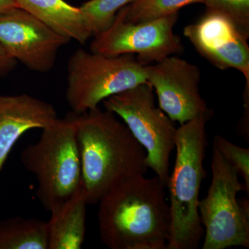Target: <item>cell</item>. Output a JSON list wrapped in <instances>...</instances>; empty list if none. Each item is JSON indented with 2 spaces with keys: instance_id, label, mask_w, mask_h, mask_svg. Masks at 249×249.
I'll return each instance as SVG.
<instances>
[{
  "instance_id": "6da1fadb",
  "label": "cell",
  "mask_w": 249,
  "mask_h": 249,
  "mask_svg": "<svg viewBox=\"0 0 249 249\" xmlns=\"http://www.w3.org/2000/svg\"><path fill=\"white\" fill-rule=\"evenodd\" d=\"M165 188L157 176L142 174L113 185L98 203L103 245L111 249H166L170 211Z\"/></svg>"
},
{
  "instance_id": "7a4b0ae2",
  "label": "cell",
  "mask_w": 249,
  "mask_h": 249,
  "mask_svg": "<svg viewBox=\"0 0 249 249\" xmlns=\"http://www.w3.org/2000/svg\"><path fill=\"white\" fill-rule=\"evenodd\" d=\"M71 116L88 204H98L113 185L132 175H145L146 152L128 127L99 107Z\"/></svg>"
},
{
  "instance_id": "3957f363",
  "label": "cell",
  "mask_w": 249,
  "mask_h": 249,
  "mask_svg": "<svg viewBox=\"0 0 249 249\" xmlns=\"http://www.w3.org/2000/svg\"><path fill=\"white\" fill-rule=\"evenodd\" d=\"M210 118H196L177 129L176 160L167 184L170 229L166 249H196L204 235L198 204L201 183L206 175V124Z\"/></svg>"
},
{
  "instance_id": "277c9868",
  "label": "cell",
  "mask_w": 249,
  "mask_h": 249,
  "mask_svg": "<svg viewBox=\"0 0 249 249\" xmlns=\"http://www.w3.org/2000/svg\"><path fill=\"white\" fill-rule=\"evenodd\" d=\"M22 165L35 175L36 196L52 212L75 193L81 181L76 128L71 116L57 119L42 129L40 139L21 155Z\"/></svg>"
},
{
  "instance_id": "5b68a950",
  "label": "cell",
  "mask_w": 249,
  "mask_h": 249,
  "mask_svg": "<svg viewBox=\"0 0 249 249\" xmlns=\"http://www.w3.org/2000/svg\"><path fill=\"white\" fill-rule=\"evenodd\" d=\"M145 65L134 54L108 56L78 49L67 65V103L76 114L96 109L107 98L146 83Z\"/></svg>"
},
{
  "instance_id": "8992f818",
  "label": "cell",
  "mask_w": 249,
  "mask_h": 249,
  "mask_svg": "<svg viewBox=\"0 0 249 249\" xmlns=\"http://www.w3.org/2000/svg\"><path fill=\"white\" fill-rule=\"evenodd\" d=\"M212 179L207 195L199 199V217L204 229L203 249L249 247V201L237 199L245 185L215 147L211 160Z\"/></svg>"
},
{
  "instance_id": "52a82bcc",
  "label": "cell",
  "mask_w": 249,
  "mask_h": 249,
  "mask_svg": "<svg viewBox=\"0 0 249 249\" xmlns=\"http://www.w3.org/2000/svg\"><path fill=\"white\" fill-rule=\"evenodd\" d=\"M153 91L146 82L103 103L106 110L119 116L127 125L146 152L147 168L167 187L178 128L174 121L156 107Z\"/></svg>"
},
{
  "instance_id": "ba28073f",
  "label": "cell",
  "mask_w": 249,
  "mask_h": 249,
  "mask_svg": "<svg viewBox=\"0 0 249 249\" xmlns=\"http://www.w3.org/2000/svg\"><path fill=\"white\" fill-rule=\"evenodd\" d=\"M178 17L175 14L135 24L124 21L122 8L110 27L94 36L90 52L108 56L137 53L144 65L180 54L183 44L173 31Z\"/></svg>"
},
{
  "instance_id": "9c48e42d",
  "label": "cell",
  "mask_w": 249,
  "mask_h": 249,
  "mask_svg": "<svg viewBox=\"0 0 249 249\" xmlns=\"http://www.w3.org/2000/svg\"><path fill=\"white\" fill-rule=\"evenodd\" d=\"M146 80L157 93L160 108L174 122L183 124L213 112L199 93V67L178 56L145 65Z\"/></svg>"
},
{
  "instance_id": "30bf717a",
  "label": "cell",
  "mask_w": 249,
  "mask_h": 249,
  "mask_svg": "<svg viewBox=\"0 0 249 249\" xmlns=\"http://www.w3.org/2000/svg\"><path fill=\"white\" fill-rule=\"evenodd\" d=\"M70 41L20 8L0 13V45L31 71L47 73Z\"/></svg>"
},
{
  "instance_id": "8fae6325",
  "label": "cell",
  "mask_w": 249,
  "mask_h": 249,
  "mask_svg": "<svg viewBox=\"0 0 249 249\" xmlns=\"http://www.w3.org/2000/svg\"><path fill=\"white\" fill-rule=\"evenodd\" d=\"M183 34L196 51L220 70L235 69L249 86V47L227 16L209 11L199 22L185 27Z\"/></svg>"
},
{
  "instance_id": "7c38bea8",
  "label": "cell",
  "mask_w": 249,
  "mask_h": 249,
  "mask_svg": "<svg viewBox=\"0 0 249 249\" xmlns=\"http://www.w3.org/2000/svg\"><path fill=\"white\" fill-rule=\"evenodd\" d=\"M57 119L53 106L39 98L27 93L0 95V171L23 134L44 129Z\"/></svg>"
},
{
  "instance_id": "4fadbf2b",
  "label": "cell",
  "mask_w": 249,
  "mask_h": 249,
  "mask_svg": "<svg viewBox=\"0 0 249 249\" xmlns=\"http://www.w3.org/2000/svg\"><path fill=\"white\" fill-rule=\"evenodd\" d=\"M86 196L81 181L65 202L51 212L48 249H80L86 233Z\"/></svg>"
},
{
  "instance_id": "5bb4252c",
  "label": "cell",
  "mask_w": 249,
  "mask_h": 249,
  "mask_svg": "<svg viewBox=\"0 0 249 249\" xmlns=\"http://www.w3.org/2000/svg\"><path fill=\"white\" fill-rule=\"evenodd\" d=\"M18 8L32 15L67 40L83 45L93 34L80 7L65 0H16Z\"/></svg>"
},
{
  "instance_id": "9a60e30c",
  "label": "cell",
  "mask_w": 249,
  "mask_h": 249,
  "mask_svg": "<svg viewBox=\"0 0 249 249\" xmlns=\"http://www.w3.org/2000/svg\"><path fill=\"white\" fill-rule=\"evenodd\" d=\"M0 249H48L47 222L21 217L3 220Z\"/></svg>"
},
{
  "instance_id": "2e32d148",
  "label": "cell",
  "mask_w": 249,
  "mask_h": 249,
  "mask_svg": "<svg viewBox=\"0 0 249 249\" xmlns=\"http://www.w3.org/2000/svg\"><path fill=\"white\" fill-rule=\"evenodd\" d=\"M204 0H132L123 8L124 21L148 22L175 14L187 5L203 3Z\"/></svg>"
},
{
  "instance_id": "e0dca14e",
  "label": "cell",
  "mask_w": 249,
  "mask_h": 249,
  "mask_svg": "<svg viewBox=\"0 0 249 249\" xmlns=\"http://www.w3.org/2000/svg\"><path fill=\"white\" fill-rule=\"evenodd\" d=\"M132 0H89L80 6L93 36L108 29L116 14Z\"/></svg>"
},
{
  "instance_id": "ac0fdd59",
  "label": "cell",
  "mask_w": 249,
  "mask_h": 249,
  "mask_svg": "<svg viewBox=\"0 0 249 249\" xmlns=\"http://www.w3.org/2000/svg\"><path fill=\"white\" fill-rule=\"evenodd\" d=\"M209 11L227 16L241 34L249 36V0H204Z\"/></svg>"
},
{
  "instance_id": "d6986e66",
  "label": "cell",
  "mask_w": 249,
  "mask_h": 249,
  "mask_svg": "<svg viewBox=\"0 0 249 249\" xmlns=\"http://www.w3.org/2000/svg\"><path fill=\"white\" fill-rule=\"evenodd\" d=\"M213 147L219 152L228 163L233 167L239 177L243 179L245 192L249 193V149L235 145L227 139L216 135Z\"/></svg>"
},
{
  "instance_id": "ffe728a7",
  "label": "cell",
  "mask_w": 249,
  "mask_h": 249,
  "mask_svg": "<svg viewBox=\"0 0 249 249\" xmlns=\"http://www.w3.org/2000/svg\"><path fill=\"white\" fill-rule=\"evenodd\" d=\"M17 62L10 56L7 52L0 45V77L9 74L14 70Z\"/></svg>"
},
{
  "instance_id": "44dd1931",
  "label": "cell",
  "mask_w": 249,
  "mask_h": 249,
  "mask_svg": "<svg viewBox=\"0 0 249 249\" xmlns=\"http://www.w3.org/2000/svg\"><path fill=\"white\" fill-rule=\"evenodd\" d=\"M18 7L16 0H0V13Z\"/></svg>"
}]
</instances>
